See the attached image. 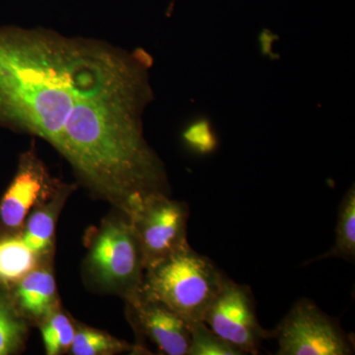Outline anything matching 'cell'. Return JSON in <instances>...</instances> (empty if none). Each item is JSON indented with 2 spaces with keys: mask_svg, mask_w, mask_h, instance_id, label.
I'll return each mask as SVG.
<instances>
[{
  "mask_svg": "<svg viewBox=\"0 0 355 355\" xmlns=\"http://www.w3.org/2000/svg\"><path fill=\"white\" fill-rule=\"evenodd\" d=\"M146 268L139 295L166 306L188 324L203 322L227 279L214 261L189 244Z\"/></svg>",
  "mask_w": 355,
  "mask_h": 355,
  "instance_id": "6da1fadb",
  "label": "cell"
},
{
  "mask_svg": "<svg viewBox=\"0 0 355 355\" xmlns=\"http://www.w3.org/2000/svg\"><path fill=\"white\" fill-rule=\"evenodd\" d=\"M275 338L279 355H349L354 352V336L307 298H301L282 320Z\"/></svg>",
  "mask_w": 355,
  "mask_h": 355,
  "instance_id": "7a4b0ae2",
  "label": "cell"
},
{
  "mask_svg": "<svg viewBox=\"0 0 355 355\" xmlns=\"http://www.w3.org/2000/svg\"><path fill=\"white\" fill-rule=\"evenodd\" d=\"M128 216L139 238L144 266L188 245L186 203L169 200L163 193H153Z\"/></svg>",
  "mask_w": 355,
  "mask_h": 355,
  "instance_id": "3957f363",
  "label": "cell"
},
{
  "mask_svg": "<svg viewBox=\"0 0 355 355\" xmlns=\"http://www.w3.org/2000/svg\"><path fill=\"white\" fill-rule=\"evenodd\" d=\"M203 322L244 354H258L263 340L275 336V331H266L261 326L250 287L228 277L205 313Z\"/></svg>",
  "mask_w": 355,
  "mask_h": 355,
  "instance_id": "277c9868",
  "label": "cell"
},
{
  "mask_svg": "<svg viewBox=\"0 0 355 355\" xmlns=\"http://www.w3.org/2000/svg\"><path fill=\"white\" fill-rule=\"evenodd\" d=\"M95 272L109 284H139L144 254L132 223L110 224L98 236L90 257Z\"/></svg>",
  "mask_w": 355,
  "mask_h": 355,
  "instance_id": "5b68a950",
  "label": "cell"
},
{
  "mask_svg": "<svg viewBox=\"0 0 355 355\" xmlns=\"http://www.w3.org/2000/svg\"><path fill=\"white\" fill-rule=\"evenodd\" d=\"M135 312L144 334L163 354H188L191 331L188 323L169 308L135 294Z\"/></svg>",
  "mask_w": 355,
  "mask_h": 355,
  "instance_id": "8992f818",
  "label": "cell"
},
{
  "mask_svg": "<svg viewBox=\"0 0 355 355\" xmlns=\"http://www.w3.org/2000/svg\"><path fill=\"white\" fill-rule=\"evenodd\" d=\"M48 174L34 153L21 160L19 170L0 205V220L8 228L22 225L28 212L48 186Z\"/></svg>",
  "mask_w": 355,
  "mask_h": 355,
  "instance_id": "52a82bcc",
  "label": "cell"
},
{
  "mask_svg": "<svg viewBox=\"0 0 355 355\" xmlns=\"http://www.w3.org/2000/svg\"><path fill=\"white\" fill-rule=\"evenodd\" d=\"M17 298L23 310L32 316L48 315L55 302V279L48 270L27 273L18 286Z\"/></svg>",
  "mask_w": 355,
  "mask_h": 355,
  "instance_id": "ba28073f",
  "label": "cell"
},
{
  "mask_svg": "<svg viewBox=\"0 0 355 355\" xmlns=\"http://www.w3.org/2000/svg\"><path fill=\"white\" fill-rule=\"evenodd\" d=\"M340 258L352 261L355 258V190L352 187L345 193L338 209V223L336 229L335 245L328 253L310 260L313 263L322 259Z\"/></svg>",
  "mask_w": 355,
  "mask_h": 355,
  "instance_id": "9c48e42d",
  "label": "cell"
},
{
  "mask_svg": "<svg viewBox=\"0 0 355 355\" xmlns=\"http://www.w3.org/2000/svg\"><path fill=\"white\" fill-rule=\"evenodd\" d=\"M36 263V254L22 238H9L0 242V279L14 282L31 272Z\"/></svg>",
  "mask_w": 355,
  "mask_h": 355,
  "instance_id": "30bf717a",
  "label": "cell"
},
{
  "mask_svg": "<svg viewBox=\"0 0 355 355\" xmlns=\"http://www.w3.org/2000/svg\"><path fill=\"white\" fill-rule=\"evenodd\" d=\"M191 343L190 355H240L241 350L214 333L205 322L189 324Z\"/></svg>",
  "mask_w": 355,
  "mask_h": 355,
  "instance_id": "8fae6325",
  "label": "cell"
},
{
  "mask_svg": "<svg viewBox=\"0 0 355 355\" xmlns=\"http://www.w3.org/2000/svg\"><path fill=\"white\" fill-rule=\"evenodd\" d=\"M55 231V217L50 210L35 212L26 226L23 242L35 254L42 253L51 246Z\"/></svg>",
  "mask_w": 355,
  "mask_h": 355,
  "instance_id": "7c38bea8",
  "label": "cell"
},
{
  "mask_svg": "<svg viewBox=\"0 0 355 355\" xmlns=\"http://www.w3.org/2000/svg\"><path fill=\"white\" fill-rule=\"evenodd\" d=\"M73 326L67 316L55 314L46 322L42 328V336L46 354L57 355L71 347L73 340Z\"/></svg>",
  "mask_w": 355,
  "mask_h": 355,
  "instance_id": "4fadbf2b",
  "label": "cell"
},
{
  "mask_svg": "<svg viewBox=\"0 0 355 355\" xmlns=\"http://www.w3.org/2000/svg\"><path fill=\"white\" fill-rule=\"evenodd\" d=\"M70 347L76 355H96L120 352L125 345L105 334L83 329L76 333Z\"/></svg>",
  "mask_w": 355,
  "mask_h": 355,
  "instance_id": "5bb4252c",
  "label": "cell"
},
{
  "mask_svg": "<svg viewBox=\"0 0 355 355\" xmlns=\"http://www.w3.org/2000/svg\"><path fill=\"white\" fill-rule=\"evenodd\" d=\"M24 324L18 319L10 304L0 297V355L16 349L24 336Z\"/></svg>",
  "mask_w": 355,
  "mask_h": 355,
  "instance_id": "9a60e30c",
  "label": "cell"
},
{
  "mask_svg": "<svg viewBox=\"0 0 355 355\" xmlns=\"http://www.w3.org/2000/svg\"><path fill=\"white\" fill-rule=\"evenodd\" d=\"M184 137L189 146L200 153H209L216 147V141L211 133L207 128L200 127V125L187 130Z\"/></svg>",
  "mask_w": 355,
  "mask_h": 355,
  "instance_id": "2e32d148",
  "label": "cell"
}]
</instances>
